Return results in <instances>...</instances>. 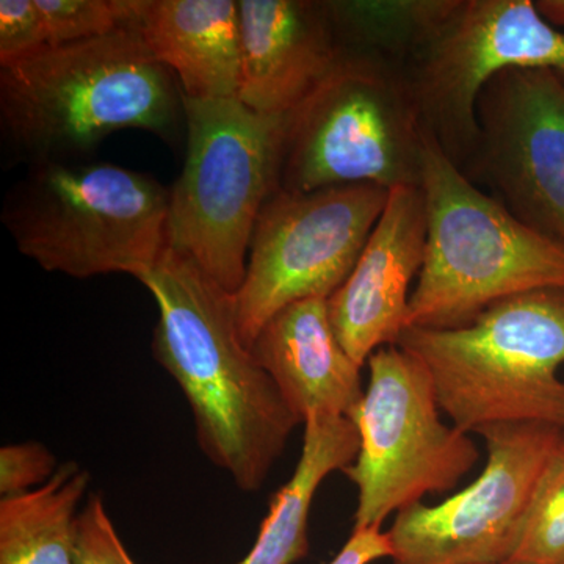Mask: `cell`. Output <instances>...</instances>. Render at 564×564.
Here are the masks:
<instances>
[{"instance_id":"6da1fadb","label":"cell","mask_w":564,"mask_h":564,"mask_svg":"<svg viewBox=\"0 0 564 564\" xmlns=\"http://www.w3.org/2000/svg\"><path fill=\"white\" fill-rule=\"evenodd\" d=\"M140 282L159 310L152 352L191 404L199 448L259 491L303 422L240 343L231 293L172 247Z\"/></svg>"},{"instance_id":"7a4b0ae2","label":"cell","mask_w":564,"mask_h":564,"mask_svg":"<svg viewBox=\"0 0 564 564\" xmlns=\"http://www.w3.org/2000/svg\"><path fill=\"white\" fill-rule=\"evenodd\" d=\"M181 120L180 84L133 24L0 66L2 133L32 165L66 162L122 129L172 140Z\"/></svg>"},{"instance_id":"3957f363","label":"cell","mask_w":564,"mask_h":564,"mask_svg":"<svg viewBox=\"0 0 564 564\" xmlns=\"http://www.w3.org/2000/svg\"><path fill=\"white\" fill-rule=\"evenodd\" d=\"M421 191L425 259L406 328H463L511 296L564 289V247L477 187L430 133Z\"/></svg>"},{"instance_id":"277c9868","label":"cell","mask_w":564,"mask_h":564,"mask_svg":"<svg viewBox=\"0 0 564 564\" xmlns=\"http://www.w3.org/2000/svg\"><path fill=\"white\" fill-rule=\"evenodd\" d=\"M397 345L425 367L462 432L518 422L564 429V289L511 296L463 328H406Z\"/></svg>"},{"instance_id":"5b68a950","label":"cell","mask_w":564,"mask_h":564,"mask_svg":"<svg viewBox=\"0 0 564 564\" xmlns=\"http://www.w3.org/2000/svg\"><path fill=\"white\" fill-rule=\"evenodd\" d=\"M170 191L113 163H33L7 195L2 223L46 272L141 280L169 248Z\"/></svg>"},{"instance_id":"8992f818","label":"cell","mask_w":564,"mask_h":564,"mask_svg":"<svg viewBox=\"0 0 564 564\" xmlns=\"http://www.w3.org/2000/svg\"><path fill=\"white\" fill-rule=\"evenodd\" d=\"M426 135L406 69L345 51L321 85L285 115L278 191L421 187Z\"/></svg>"},{"instance_id":"52a82bcc","label":"cell","mask_w":564,"mask_h":564,"mask_svg":"<svg viewBox=\"0 0 564 564\" xmlns=\"http://www.w3.org/2000/svg\"><path fill=\"white\" fill-rule=\"evenodd\" d=\"M184 99L187 158L170 188L169 247L236 293L262 207L278 191L285 117L237 98Z\"/></svg>"},{"instance_id":"ba28073f","label":"cell","mask_w":564,"mask_h":564,"mask_svg":"<svg viewBox=\"0 0 564 564\" xmlns=\"http://www.w3.org/2000/svg\"><path fill=\"white\" fill-rule=\"evenodd\" d=\"M370 378L350 419L359 434L344 470L358 489L355 527H383L389 516L454 489L480 459L469 433L441 419L432 378L399 345L370 356Z\"/></svg>"},{"instance_id":"9c48e42d","label":"cell","mask_w":564,"mask_h":564,"mask_svg":"<svg viewBox=\"0 0 564 564\" xmlns=\"http://www.w3.org/2000/svg\"><path fill=\"white\" fill-rule=\"evenodd\" d=\"M388 198L389 191L377 185L270 196L252 232L242 285L232 293L245 348L251 351L263 326L284 307L328 300L344 284Z\"/></svg>"},{"instance_id":"30bf717a","label":"cell","mask_w":564,"mask_h":564,"mask_svg":"<svg viewBox=\"0 0 564 564\" xmlns=\"http://www.w3.org/2000/svg\"><path fill=\"white\" fill-rule=\"evenodd\" d=\"M508 68L547 69L564 84V29L532 0H455L406 66L426 133L459 170L477 144L478 95Z\"/></svg>"},{"instance_id":"8fae6325","label":"cell","mask_w":564,"mask_h":564,"mask_svg":"<svg viewBox=\"0 0 564 564\" xmlns=\"http://www.w3.org/2000/svg\"><path fill=\"white\" fill-rule=\"evenodd\" d=\"M562 426L494 423L485 469L473 485L437 505L415 503L393 519L391 564L510 562L536 486L562 447Z\"/></svg>"},{"instance_id":"7c38bea8","label":"cell","mask_w":564,"mask_h":564,"mask_svg":"<svg viewBox=\"0 0 564 564\" xmlns=\"http://www.w3.org/2000/svg\"><path fill=\"white\" fill-rule=\"evenodd\" d=\"M478 140L462 172L516 218L564 247V84L508 68L477 101Z\"/></svg>"},{"instance_id":"4fadbf2b","label":"cell","mask_w":564,"mask_h":564,"mask_svg":"<svg viewBox=\"0 0 564 564\" xmlns=\"http://www.w3.org/2000/svg\"><path fill=\"white\" fill-rule=\"evenodd\" d=\"M425 245L421 187L392 188L355 269L328 299L334 333L359 366L380 348L399 344L406 329L410 289L421 273Z\"/></svg>"},{"instance_id":"5bb4252c","label":"cell","mask_w":564,"mask_h":564,"mask_svg":"<svg viewBox=\"0 0 564 564\" xmlns=\"http://www.w3.org/2000/svg\"><path fill=\"white\" fill-rule=\"evenodd\" d=\"M242 70L237 99L285 117L332 73L345 52L325 0H240Z\"/></svg>"},{"instance_id":"9a60e30c","label":"cell","mask_w":564,"mask_h":564,"mask_svg":"<svg viewBox=\"0 0 564 564\" xmlns=\"http://www.w3.org/2000/svg\"><path fill=\"white\" fill-rule=\"evenodd\" d=\"M251 352L303 423L310 415L350 419L366 391L362 367L334 333L328 300L284 307L263 326Z\"/></svg>"},{"instance_id":"2e32d148","label":"cell","mask_w":564,"mask_h":564,"mask_svg":"<svg viewBox=\"0 0 564 564\" xmlns=\"http://www.w3.org/2000/svg\"><path fill=\"white\" fill-rule=\"evenodd\" d=\"M133 25L155 61L174 74L182 96L237 98L242 70L236 0H137Z\"/></svg>"},{"instance_id":"e0dca14e","label":"cell","mask_w":564,"mask_h":564,"mask_svg":"<svg viewBox=\"0 0 564 564\" xmlns=\"http://www.w3.org/2000/svg\"><path fill=\"white\" fill-rule=\"evenodd\" d=\"M358 452L359 434L351 419L310 415L291 480L274 494L258 540L236 564H295L306 558L315 492L334 470L344 473L350 467Z\"/></svg>"},{"instance_id":"ac0fdd59","label":"cell","mask_w":564,"mask_h":564,"mask_svg":"<svg viewBox=\"0 0 564 564\" xmlns=\"http://www.w3.org/2000/svg\"><path fill=\"white\" fill-rule=\"evenodd\" d=\"M91 475L61 464L50 481L0 500V564H74L77 518Z\"/></svg>"},{"instance_id":"d6986e66","label":"cell","mask_w":564,"mask_h":564,"mask_svg":"<svg viewBox=\"0 0 564 564\" xmlns=\"http://www.w3.org/2000/svg\"><path fill=\"white\" fill-rule=\"evenodd\" d=\"M326 6L345 51L406 69L455 0H326Z\"/></svg>"},{"instance_id":"ffe728a7","label":"cell","mask_w":564,"mask_h":564,"mask_svg":"<svg viewBox=\"0 0 564 564\" xmlns=\"http://www.w3.org/2000/svg\"><path fill=\"white\" fill-rule=\"evenodd\" d=\"M510 563L564 564V448L552 456L519 533Z\"/></svg>"},{"instance_id":"44dd1931","label":"cell","mask_w":564,"mask_h":564,"mask_svg":"<svg viewBox=\"0 0 564 564\" xmlns=\"http://www.w3.org/2000/svg\"><path fill=\"white\" fill-rule=\"evenodd\" d=\"M47 44L77 43L99 39L133 24L137 0H35Z\"/></svg>"},{"instance_id":"7402d4cb","label":"cell","mask_w":564,"mask_h":564,"mask_svg":"<svg viewBox=\"0 0 564 564\" xmlns=\"http://www.w3.org/2000/svg\"><path fill=\"white\" fill-rule=\"evenodd\" d=\"M74 564H137L126 551L99 494H91L77 518Z\"/></svg>"},{"instance_id":"603a6c76","label":"cell","mask_w":564,"mask_h":564,"mask_svg":"<svg viewBox=\"0 0 564 564\" xmlns=\"http://www.w3.org/2000/svg\"><path fill=\"white\" fill-rule=\"evenodd\" d=\"M47 46L46 29L35 0L0 2V66L21 61Z\"/></svg>"},{"instance_id":"cb8c5ba5","label":"cell","mask_w":564,"mask_h":564,"mask_svg":"<svg viewBox=\"0 0 564 564\" xmlns=\"http://www.w3.org/2000/svg\"><path fill=\"white\" fill-rule=\"evenodd\" d=\"M57 458L46 445L22 443L0 448V494L18 496L40 488L58 469Z\"/></svg>"},{"instance_id":"d4e9b609","label":"cell","mask_w":564,"mask_h":564,"mask_svg":"<svg viewBox=\"0 0 564 564\" xmlns=\"http://www.w3.org/2000/svg\"><path fill=\"white\" fill-rule=\"evenodd\" d=\"M392 554L391 538L383 527L352 529L351 536L329 564H372L392 558Z\"/></svg>"},{"instance_id":"484cf974","label":"cell","mask_w":564,"mask_h":564,"mask_svg":"<svg viewBox=\"0 0 564 564\" xmlns=\"http://www.w3.org/2000/svg\"><path fill=\"white\" fill-rule=\"evenodd\" d=\"M536 7L545 20L564 29V0H538Z\"/></svg>"},{"instance_id":"4316f807","label":"cell","mask_w":564,"mask_h":564,"mask_svg":"<svg viewBox=\"0 0 564 564\" xmlns=\"http://www.w3.org/2000/svg\"><path fill=\"white\" fill-rule=\"evenodd\" d=\"M562 447L564 448V429H563V433H562Z\"/></svg>"},{"instance_id":"83f0119b","label":"cell","mask_w":564,"mask_h":564,"mask_svg":"<svg viewBox=\"0 0 564 564\" xmlns=\"http://www.w3.org/2000/svg\"><path fill=\"white\" fill-rule=\"evenodd\" d=\"M499 564H513V563L507 562V563H499Z\"/></svg>"}]
</instances>
